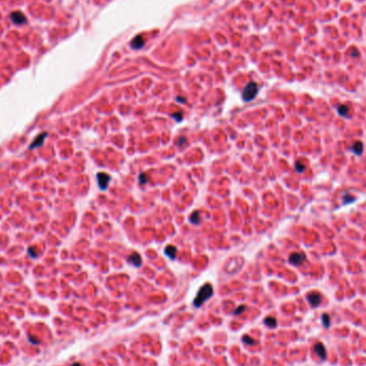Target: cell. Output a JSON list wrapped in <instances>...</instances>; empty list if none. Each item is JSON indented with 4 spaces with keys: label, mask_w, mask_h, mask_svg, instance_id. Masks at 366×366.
<instances>
[{
    "label": "cell",
    "mask_w": 366,
    "mask_h": 366,
    "mask_svg": "<svg viewBox=\"0 0 366 366\" xmlns=\"http://www.w3.org/2000/svg\"><path fill=\"white\" fill-rule=\"evenodd\" d=\"M138 180H139V184H142V185H145L146 183L148 181V178L145 174H140L138 177Z\"/></svg>",
    "instance_id": "cell-20"
},
{
    "label": "cell",
    "mask_w": 366,
    "mask_h": 366,
    "mask_svg": "<svg viewBox=\"0 0 366 366\" xmlns=\"http://www.w3.org/2000/svg\"><path fill=\"white\" fill-rule=\"evenodd\" d=\"M244 266V258L241 256H234L231 257L227 260V262L225 263V271L228 274H236L241 270Z\"/></svg>",
    "instance_id": "cell-2"
},
{
    "label": "cell",
    "mask_w": 366,
    "mask_h": 366,
    "mask_svg": "<svg viewBox=\"0 0 366 366\" xmlns=\"http://www.w3.org/2000/svg\"><path fill=\"white\" fill-rule=\"evenodd\" d=\"M71 366H81V365H80V364H79V363H73V364H72V365H71Z\"/></svg>",
    "instance_id": "cell-25"
},
{
    "label": "cell",
    "mask_w": 366,
    "mask_h": 366,
    "mask_svg": "<svg viewBox=\"0 0 366 366\" xmlns=\"http://www.w3.org/2000/svg\"><path fill=\"white\" fill-rule=\"evenodd\" d=\"M165 255L169 259L174 260L177 257V247L174 245H167L165 247Z\"/></svg>",
    "instance_id": "cell-11"
},
{
    "label": "cell",
    "mask_w": 366,
    "mask_h": 366,
    "mask_svg": "<svg viewBox=\"0 0 366 366\" xmlns=\"http://www.w3.org/2000/svg\"><path fill=\"white\" fill-rule=\"evenodd\" d=\"M264 325H267V327H268V328H270V329H274L275 327H276V325H277V322H276V319L275 318H273V317H267L266 319H264Z\"/></svg>",
    "instance_id": "cell-14"
},
{
    "label": "cell",
    "mask_w": 366,
    "mask_h": 366,
    "mask_svg": "<svg viewBox=\"0 0 366 366\" xmlns=\"http://www.w3.org/2000/svg\"><path fill=\"white\" fill-rule=\"evenodd\" d=\"M295 169H297V171H299V172H303V171L305 170V165L304 164H302L301 162H297L295 163Z\"/></svg>",
    "instance_id": "cell-21"
},
{
    "label": "cell",
    "mask_w": 366,
    "mask_h": 366,
    "mask_svg": "<svg viewBox=\"0 0 366 366\" xmlns=\"http://www.w3.org/2000/svg\"><path fill=\"white\" fill-rule=\"evenodd\" d=\"M258 93V86L256 83H248L247 85L245 86V88L243 89L242 92V99L244 102H249L255 98Z\"/></svg>",
    "instance_id": "cell-3"
},
{
    "label": "cell",
    "mask_w": 366,
    "mask_h": 366,
    "mask_svg": "<svg viewBox=\"0 0 366 366\" xmlns=\"http://www.w3.org/2000/svg\"><path fill=\"white\" fill-rule=\"evenodd\" d=\"M97 180H98V184H99L100 189L105 191V189H108V185H109V182H110V180H112V177H110L108 174H106V172H98V174H97Z\"/></svg>",
    "instance_id": "cell-4"
},
{
    "label": "cell",
    "mask_w": 366,
    "mask_h": 366,
    "mask_svg": "<svg viewBox=\"0 0 366 366\" xmlns=\"http://www.w3.org/2000/svg\"><path fill=\"white\" fill-rule=\"evenodd\" d=\"M351 150H352V152H354V153L357 154V155H361L362 152H363V144L360 142H357L351 147Z\"/></svg>",
    "instance_id": "cell-13"
},
{
    "label": "cell",
    "mask_w": 366,
    "mask_h": 366,
    "mask_svg": "<svg viewBox=\"0 0 366 366\" xmlns=\"http://www.w3.org/2000/svg\"><path fill=\"white\" fill-rule=\"evenodd\" d=\"M145 40L142 38V36H137L136 38H134V40L132 41V46L134 48H140L144 46Z\"/></svg>",
    "instance_id": "cell-12"
},
{
    "label": "cell",
    "mask_w": 366,
    "mask_h": 366,
    "mask_svg": "<svg viewBox=\"0 0 366 366\" xmlns=\"http://www.w3.org/2000/svg\"><path fill=\"white\" fill-rule=\"evenodd\" d=\"M322 323H323L325 328H329V325H330V317H329L328 314H323L322 315Z\"/></svg>",
    "instance_id": "cell-18"
},
{
    "label": "cell",
    "mask_w": 366,
    "mask_h": 366,
    "mask_svg": "<svg viewBox=\"0 0 366 366\" xmlns=\"http://www.w3.org/2000/svg\"><path fill=\"white\" fill-rule=\"evenodd\" d=\"M245 310H246V306H245V305H240V306L238 307V308H237V310H234V312H233V315L238 316V315H240V314H242Z\"/></svg>",
    "instance_id": "cell-22"
},
{
    "label": "cell",
    "mask_w": 366,
    "mask_h": 366,
    "mask_svg": "<svg viewBox=\"0 0 366 366\" xmlns=\"http://www.w3.org/2000/svg\"><path fill=\"white\" fill-rule=\"evenodd\" d=\"M177 101H178V102H185V100H184V99H180V97H178Z\"/></svg>",
    "instance_id": "cell-24"
},
{
    "label": "cell",
    "mask_w": 366,
    "mask_h": 366,
    "mask_svg": "<svg viewBox=\"0 0 366 366\" xmlns=\"http://www.w3.org/2000/svg\"><path fill=\"white\" fill-rule=\"evenodd\" d=\"M307 300L310 302V304L312 306H318L322 301V298L320 293L318 292H310V295H307Z\"/></svg>",
    "instance_id": "cell-7"
},
{
    "label": "cell",
    "mask_w": 366,
    "mask_h": 366,
    "mask_svg": "<svg viewBox=\"0 0 366 366\" xmlns=\"http://www.w3.org/2000/svg\"><path fill=\"white\" fill-rule=\"evenodd\" d=\"M212 295H213L212 285L209 283L204 284V286L198 290L197 295H196L195 299H194V301H193V305L195 307H200L201 305H204V302L208 301Z\"/></svg>",
    "instance_id": "cell-1"
},
{
    "label": "cell",
    "mask_w": 366,
    "mask_h": 366,
    "mask_svg": "<svg viewBox=\"0 0 366 366\" xmlns=\"http://www.w3.org/2000/svg\"><path fill=\"white\" fill-rule=\"evenodd\" d=\"M185 144H186V138L185 137H182V136H181V137L178 138V142H177L178 147H182V146L185 145Z\"/></svg>",
    "instance_id": "cell-23"
},
{
    "label": "cell",
    "mask_w": 366,
    "mask_h": 366,
    "mask_svg": "<svg viewBox=\"0 0 366 366\" xmlns=\"http://www.w3.org/2000/svg\"><path fill=\"white\" fill-rule=\"evenodd\" d=\"M314 349H315V352L317 353L320 359L322 360H325V357H327V350H325V346L322 345L321 342H316V345L314 346Z\"/></svg>",
    "instance_id": "cell-9"
},
{
    "label": "cell",
    "mask_w": 366,
    "mask_h": 366,
    "mask_svg": "<svg viewBox=\"0 0 366 366\" xmlns=\"http://www.w3.org/2000/svg\"><path fill=\"white\" fill-rule=\"evenodd\" d=\"M47 137V133H43V134H40L39 136H36V138L33 140V142L31 145L29 146V149H33V148H38L40 146L43 145V142H44V139Z\"/></svg>",
    "instance_id": "cell-10"
},
{
    "label": "cell",
    "mask_w": 366,
    "mask_h": 366,
    "mask_svg": "<svg viewBox=\"0 0 366 366\" xmlns=\"http://www.w3.org/2000/svg\"><path fill=\"white\" fill-rule=\"evenodd\" d=\"M171 117H172V118L174 119V120H176V121L177 122H180L181 120H182L183 119V115H182V112H174V114H171Z\"/></svg>",
    "instance_id": "cell-19"
},
{
    "label": "cell",
    "mask_w": 366,
    "mask_h": 366,
    "mask_svg": "<svg viewBox=\"0 0 366 366\" xmlns=\"http://www.w3.org/2000/svg\"><path fill=\"white\" fill-rule=\"evenodd\" d=\"M10 17H11V21H12L15 25H23V24H25V23H27L26 16L21 12H19V11L13 12Z\"/></svg>",
    "instance_id": "cell-6"
},
{
    "label": "cell",
    "mask_w": 366,
    "mask_h": 366,
    "mask_svg": "<svg viewBox=\"0 0 366 366\" xmlns=\"http://www.w3.org/2000/svg\"><path fill=\"white\" fill-rule=\"evenodd\" d=\"M337 112H338V114L340 116H347V114L349 112V107L346 106V105H340L338 108H337Z\"/></svg>",
    "instance_id": "cell-17"
},
{
    "label": "cell",
    "mask_w": 366,
    "mask_h": 366,
    "mask_svg": "<svg viewBox=\"0 0 366 366\" xmlns=\"http://www.w3.org/2000/svg\"><path fill=\"white\" fill-rule=\"evenodd\" d=\"M189 222L195 225L199 224L200 217H199V212H198V211H194V212L191 214V216H189Z\"/></svg>",
    "instance_id": "cell-15"
},
{
    "label": "cell",
    "mask_w": 366,
    "mask_h": 366,
    "mask_svg": "<svg viewBox=\"0 0 366 366\" xmlns=\"http://www.w3.org/2000/svg\"><path fill=\"white\" fill-rule=\"evenodd\" d=\"M242 342H244L245 345H255L256 344V340L254 338H252L251 336H248V335H243Z\"/></svg>",
    "instance_id": "cell-16"
},
{
    "label": "cell",
    "mask_w": 366,
    "mask_h": 366,
    "mask_svg": "<svg viewBox=\"0 0 366 366\" xmlns=\"http://www.w3.org/2000/svg\"><path fill=\"white\" fill-rule=\"evenodd\" d=\"M127 262L131 263V264H133L136 268H139V267L142 266V257H140V255H139L138 253H132L130 256L127 257Z\"/></svg>",
    "instance_id": "cell-8"
},
{
    "label": "cell",
    "mask_w": 366,
    "mask_h": 366,
    "mask_svg": "<svg viewBox=\"0 0 366 366\" xmlns=\"http://www.w3.org/2000/svg\"><path fill=\"white\" fill-rule=\"evenodd\" d=\"M306 260L304 253H292L289 256V262L293 266H300Z\"/></svg>",
    "instance_id": "cell-5"
}]
</instances>
